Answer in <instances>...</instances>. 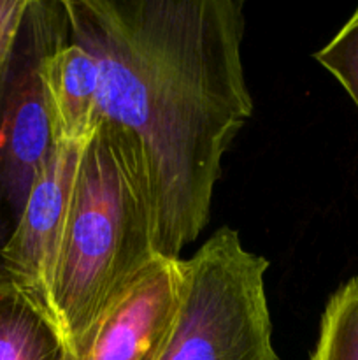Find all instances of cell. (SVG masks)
<instances>
[{
    "mask_svg": "<svg viewBox=\"0 0 358 360\" xmlns=\"http://www.w3.org/2000/svg\"><path fill=\"white\" fill-rule=\"evenodd\" d=\"M62 2L32 0L7 81L0 88V252L18 227L39 171L55 148L39 56Z\"/></svg>",
    "mask_w": 358,
    "mask_h": 360,
    "instance_id": "4",
    "label": "cell"
},
{
    "mask_svg": "<svg viewBox=\"0 0 358 360\" xmlns=\"http://www.w3.org/2000/svg\"><path fill=\"white\" fill-rule=\"evenodd\" d=\"M179 262L158 255L107 309L74 360H161L178 316Z\"/></svg>",
    "mask_w": 358,
    "mask_h": 360,
    "instance_id": "6",
    "label": "cell"
},
{
    "mask_svg": "<svg viewBox=\"0 0 358 360\" xmlns=\"http://www.w3.org/2000/svg\"><path fill=\"white\" fill-rule=\"evenodd\" d=\"M179 264L178 316L161 360H281L272 345L265 257L223 227Z\"/></svg>",
    "mask_w": 358,
    "mask_h": 360,
    "instance_id": "3",
    "label": "cell"
},
{
    "mask_svg": "<svg viewBox=\"0 0 358 360\" xmlns=\"http://www.w3.org/2000/svg\"><path fill=\"white\" fill-rule=\"evenodd\" d=\"M32 0H0V88L7 81Z\"/></svg>",
    "mask_w": 358,
    "mask_h": 360,
    "instance_id": "11",
    "label": "cell"
},
{
    "mask_svg": "<svg viewBox=\"0 0 358 360\" xmlns=\"http://www.w3.org/2000/svg\"><path fill=\"white\" fill-rule=\"evenodd\" d=\"M100 67L98 125L137 176L158 253L181 259L211 217L221 160L253 115L242 0H62Z\"/></svg>",
    "mask_w": 358,
    "mask_h": 360,
    "instance_id": "1",
    "label": "cell"
},
{
    "mask_svg": "<svg viewBox=\"0 0 358 360\" xmlns=\"http://www.w3.org/2000/svg\"><path fill=\"white\" fill-rule=\"evenodd\" d=\"M81 153L83 148L55 144L35 178L18 227L0 252V278L30 292L44 308Z\"/></svg>",
    "mask_w": 358,
    "mask_h": 360,
    "instance_id": "5",
    "label": "cell"
},
{
    "mask_svg": "<svg viewBox=\"0 0 358 360\" xmlns=\"http://www.w3.org/2000/svg\"><path fill=\"white\" fill-rule=\"evenodd\" d=\"M39 77L55 144L86 146L98 129L100 67L70 37L63 6L39 56Z\"/></svg>",
    "mask_w": 358,
    "mask_h": 360,
    "instance_id": "7",
    "label": "cell"
},
{
    "mask_svg": "<svg viewBox=\"0 0 358 360\" xmlns=\"http://www.w3.org/2000/svg\"><path fill=\"white\" fill-rule=\"evenodd\" d=\"M314 60L343 84L358 108V7L340 30L314 53Z\"/></svg>",
    "mask_w": 358,
    "mask_h": 360,
    "instance_id": "10",
    "label": "cell"
},
{
    "mask_svg": "<svg viewBox=\"0 0 358 360\" xmlns=\"http://www.w3.org/2000/svg\"><path fill=\"white\" fill-rule=\"evenodd\" d=\"M0 360H74L48 309L0 278Z\"/></svg>",
    "mask_w": 358,
    "mask_h": 360,
    "instance_id": "8",
    "label": "cell"
},
{
    "mask_svg": "<svg viewBox=\"0 0 358 360\" xmlns=\"http://www.w3.org/2000/svg\"><path fill=\"white\" fill-rule=\"evenodd\" d=\"M158 255L142 185L111 134L98 125L77 164L46 297L74 359Z\"/></svg>",
    "mask_w": 358,
    "mask_h": 360,
    "instance_id": "2",
    "label": "cell"
},
{
    "mask_svg": "<svg viewBox=\"0 0 358 360\" xmlns=\"http://www.w3.org/2000/svg\"><path fill=\"white\" fill-rule=\"evenodd\" d=\"M309 360H358V278L337 288L326 302Z\"/></svg>",
    "mask_w": 358,
    "mask_h": 360,
    "instance_id": "9",
    "label": "cell"
}]
</instances>
